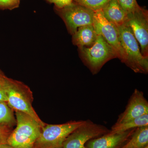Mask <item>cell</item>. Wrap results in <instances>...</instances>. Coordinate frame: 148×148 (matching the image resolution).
<instances>
[{
  "label": "cell",
  "mask_w": 148,
  "mask_h": 148,
  "mask_svg": "<svg viewBox=\"0 0 148 148\" xmlns=\"http://www.w3.org/2000/svg\"><path fill=\"white\" fill-rule=\"evenodd\" d=\"M5 92L9 106L15 111H19L29 115L41 126L45 123L40 119L33 106L34 97L30 88L24 83L7 77Z\"/></svg>",
  "instance_id": "obj_1"
},
{
  "label": "cell",
  "mask_w": 148,
  "mask_h": 148,
  "mask_svg": "<svg viewBox=\"0 0 148 148\" xmlns=\"http://www.w3.org/2000/svg\"><path fill=\"white\" fill-rule=\"evenodd\" d=\"M147 126H148V114L123 123L114 124L112 127L110 132L118 133Z\"/></svg>",
  "instance_id": "obj_15"
},
{
  "label": "cell",
  "mask_w": 148,
  "mask_h": 148,
  "mask_svg": "<svg viewBox=\"0 0 148 148\" xmlns=\"http://www.w3.org/2000/svg\"><path fill=\"white\" fill-rule=\"evenodd\" d=\"M20 0H0V8L12 10L17 8Z\"/></svg>",
  "instance_id": "obj_20"
},
{
  "label": "cell",
  "mask_w": 148,
  "mask_h": 148,
  "mask_svg": "<svg viewBox=\"0 0 148 148\" xmlns=\"http://www.w3.org/2000/svg\"><path fill=\"white\" fill-rule=\"evenodd\" d=\"M116 27L120 42L126 56L125 64L135 73H147L148 58L141 53L138 41L130 27L126 23Z\"/></svg>",
  "instance_id": "obj_3"
},
{
  "label": "cell",
  "mask_w": 148,
  "mask_h": 148,
  "mask_svg": "<svg viewBox=\"0 0 148 148\" xmlns=\"http://www.w3.org/2000/svg\"><path fill=\"white\" fill-rule=\"evenodd\" d=\"M15 122L12 109L6 102H0V125L10 127Z\"/></svg>",
  "instance_id": "obj_16"
},
{
  "label": "cell",
  "mask_w": 148,
  "mask_h": 148,
  "mask_svg": "<svg viewBox=\"0 0 148 148\" xmlns=\"http://www.w3.org/2000/svg\"><path fill=\"white\" fill-rule=\"evenodd\" d=\"M16 127L8 138L7 144L15 148H34L39 137L42 127L32 116L15 111Z\"/></svg>",
  "instance_id": "obj_2"
},
{
  "label": "cell",
  "mask_w": 148,
  "mask_h": 148,
  "mask_svg": "<svg viewBox=\"0 0 148 148\" xmlns=\"http://www.w3.org/2000/svg\"><path fill=\"white\" fill-rule=\"evenodd\" d=\"M10 127L0 125V144H7L8 138L11 132Z\"/></svg>",
  "instance_id": "obj_21"
},
{
  "label": "cell",
  "mask_w": 148,
  "mask_h": 148,
  "mask_svg": "<svg viewBox=\"0 0 148 148\" xmlns=\"http://www.w3.org/2000/svg\"><path fill=\"white\" fill-rule=\"evenodd\" d=\"M54 10L64 20L68 31L72 35L79 27L93 24L95 12L74 1L63 8L54 7Z\"/></svg>",
  "instance_id": "obj_6"
},
{
  "label": "cell",
  "mask_w": 148,
  "mask_h": 148,
  "mask_svg": "<svg viewBox=\"0 0 148 148\" xmlns=\"http://www.w3.org/2000/svg\"><path fill=\"white\" fill-rule=\"evenodd\" d=\"M85 121H71L60 124L46 125L35 143L36 148H62L63 143L73 131Z\"/></svg>",
  "instance_id": "obj_5"
},
{
  "label": "cell",
  "mask_w": 148,
  "mask_h": 148,
  "mask_svg": "<svg viewBox=\"0 0 148 148\" xmlns=\"http://www.w3.org/2000/svg\"><path fill=\"white\" fill-rule=\"evenodd\" d=\"M148 145V126L136 128L121 148H144Z\"/></svg>",
  "instance_id": "obj_14"
},
{
  "label": "cell",
  "mask_w": 148,
  "mask_h": 148,
  "mask_svg": "<svg viewBox=\"0 0 148 148\" xmlns=\"http://www.w3.org/2000/svg\"><path fill=\"white\" fill-rule=\"evenodd\" d=\"M144 148H148V145L146 146V147H145Z\"/></svg>",
  "instance_id": "obj_24"
},
{
  "label": "cell",
  "mask_w": 148,
  "mask_h": 148,
  "mask_svg": "<svg viewBox=\"0 0 148 148\" xmlns=\"http://www.w3.org/2000/svg\"><path fill=\"white\" fill-rule=\"evenodd\" d=\"M93 26L96 34L101 35L118 54V58L125 64L126 56L119 41L117 28L115 25L106 19L102 11H95L93 18Z\"/></svg>",
  "instance_id": "obj_8"
},
{
  "label": "cell",
  "mask_w": 148,
  "mask_h": 148,
  "mask_svg": "<svg viewBox=\"0 0 148 148\" xmlns=\"http://www.w3.org/2000/svg\"><path fill=\"white\" fill-rule=\"evenodd\" d=\"M79 50L84 63L93 75L97 73L107 62L118 58L116 51L101 35H98L92 46L81 48Z\"/></svg>",
  "instance_id": "obj_4"
},
{
  "label": "cell",
  "mask_w": 148,
  "mask_h": 148,
  "mask_svg": "<svg viewBox=\"0 0 148 148\" xmlns=\"http://www.w3.org/2000/svg\"><path fill=\"white\" fill-rule=\"evenodd\" d=\"M7 77L0 70V102H7L5 92L6 81Z\"/></svg>",
  "instance_id": "obj_19"
},
{
  "label": "cell",
  "mask_w": 148,
  "mask_h": 148,
  "mask_svg": "<svg viewBox=\"0 0 148 148\" xmlns=\"http://www.w3.org/2000/svg\"><path fill=\"white\" fill-rule=\"evenodd\" d=\"M74 2L94 11L101 10L110 0H73Z\"/></svg>",
  "instance_id": "obj_17"
},
{
  "label": "cell",
  "mask_w": 148,
  "mask_h": 148,
  "mask_svg": "<svg viewBox=\"0 0 148 148\" xmlns=\"http://www.w3.org/2000/svg\"><path fill=\"white\" fill-rule=\"evenodd\" d=\"M126 23L140 46L143 56L148 58V12L143 8L127 14Z\"/></svg>",
  "instance_id": "obj_9"
},
{
  "label": "cell",
  "mask_w": 148,
  "mask_h": 148,
  "mask_svg": "<svg viewBox=\"0 0 148 148\" xmlns=\"http://www.w3.org/2000/svg\"><path fill=\"white\" fill-rule=\"evenodd\" d=\"M101 10L106 19L115 26L126 23L127 14L121 8L117 0H110Z\"/></svg>",
  "instance_id": "obj_12"
},
{
  "label": "cell",
  "mask_w": 148,
  "mask_h": 148,
  "mask_svg": "<svg viewBox=\"0 0 148 148\" xmlns=\"http://www.w3.org/2000/svg\"><path fill=\"white\" fill-rule=\"evenodd\" d=\"M72 36L73 44L79 49L92 46L95 42L98 35L92 24L79 27Z\"/></svg>",
  "instance_id": "obj_13"
},
{
  "label": "cell",
  "mask_w": 148,
  "mask_h": 148,
  "mask_svg": "<svg viewBox=\"0 0 148 148\" xmlns=\"http://www.w3.org/2000/svg\"><path fill=\"white\" fill-rule=\"evenodd\" d=\"M110 131L106 126L90 120L84 123L70 134L63 143L62 148H86L89 140L101 137Z\"/></svg>",
  "instance_id": "obj_7"
},
{
  "label": "cell",
  "mask_w": 148,
  "mask_h": 148,
  "mask_svg": "<svg viewBox=\"0 0 148 148\" xmlns=\"http://www.w3.org/2000/svg\"><path fill=\"white\" fill-rule=\"evenodd\" d=\"M136 128L118 133L110 131L101 137L89 140L86 144L85 148H121L129 140Z\"/></svg>",
  "instance_id": "obj_11"
},
{
  "label": "cell",
  "mask_w": 148,
  "mask_h": 148,
  "mask_svg": "<svg viewBox=\"0 0 148 148\" xmlns=\"http://www.w3.org/2000/svg\"><path fill=\"white\" fill-rule=\"evenodd\" d=\"M48 2L50 3H53L54 7L58 8H61L69 5L73 1V0H46Z\"/></svg>",
  "instance_id": "obj_22"
},
{
  "label": "cell",
  "mask_w": 148,
  "mask_h": 148,
  "mask_svg": "<svg viewBox=\"0 0 148 148\" xmlns=\"http://www.w3.org/2000/svg\"><path fill=\"white\" fill-rule=\"evenodd\" d=\"M148 114V102L144 93L135 89L130 96L125 110L119 115L115 124H119Z\"/></svg>",
  "instance_id": "obj_10"
},
{
  "label": "cell",
  "mask_w": 148,
  "mask_h": 148,
  "mask_svg": "<svg viewBox=\"0 0 148 148\" xmlns=\"http://www.w3.org/2000/svg\"><path fill=\"white\" fill-rule=\"evenodd\" d=\"M0 148H15L12 147L8 144H0Z\"/></svg>",
  "instance_id": "obj_23"
},
{
  "label": "cell",
  "mask_w": 148,
  "mask_h": 148,
  "mask_svg": "<svg viewBox=\"0 0 148 148\" xmlns=\"http://www.w3.org/2000/svg\"><path fill=\"white\" fill-rule=\"evenodd\" d=\"M120 5L127 14L141 8L136 0H117Z\"/></svg>",
  "instance_id": "obj_18"
}]
</instances>
